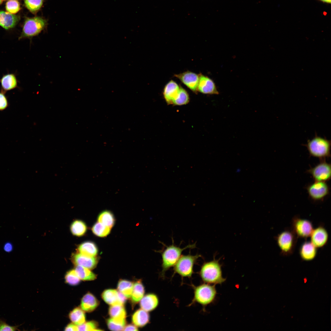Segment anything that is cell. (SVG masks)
Here are the masks:
<instances>
[{
  "label": "cell",
  "mask_w": 331,
  "mask_h": 331,
  "mask_svg": "<svg viewBox=\"0 0 331 331\" xmlns=\"http://www.w3.org/2000/svg\"><path fill=\"white\" fill-rule=\"evenodd\" d=\"M172 244L166 246L163 244V249L157 252L160 253L162 257V276L164 277L166 272L174 266L181 255L182 252L187 249H193L196 247V243L189 244L183 248L175 245L173 239Z\"/></svg>",
  "instance_id": "cell-1"
},
{
  "label": "cell",
  "mask_w": 331,
  "mask_h": 331,
  "mask_svg": "<svg viewBox=\"0 0 331 331\" xmlns=\"http://www.w3.org/2000/svg\"><path fill=\"white\" fill-rule=\"evenodd\" d=\"M199 274L204 282L211 284H221L226 280L223 276L221 265L215 258L203 263Z\"/></svg>",
  "instance_id": "cell-2"
},
{
  "label": "cell",
  "mask_w": 331,
  "mask_h": 331,
  "mask_svg": "<svg viewBox=\"0 0 331 331\" xmlns=\"http://www.w3.org/2000/svg\"><path fill=\"white\" fill-rule=\"evenodd\" d=\"M331 145L330 140L316 134L305 146L310 155L322 160L330 157Z\"/></svg>",
  "instance_id": "cell-3"
},
{
  "label": "cell",
  "mask_w": 331,
  "mask_h": 331,
  "mask_svg": "<svg viewBox=\"0 0 331 331\" xmlns=\"http://www.w3.org/2000/svg\"><path fill=\"white\" fill-rule=\"evenodd\" d=\"M298 237L290 227L286 228L275 237V240L282 256L287 257L294 252Z\"/></svg>",
  "instance_id": "cell-4"
},
{
  "label": "cell",
  "mask_w": 331,
  "mask_h": 331,
  "mask_svg": "<svg viewBox=\"0 0 331 331\" xmlns=\"http://www.w3.org/2000/svg\"><path fill=\"white\" fill-rule=\"evenodd\" d=\"M47 25V20L41 17H26L19 40L25 38L31 39L40 34L46 28Z\"/></svg>",
  "instance_id": "cell-5"
},
{
  "label": "cell",
  "mask_w": 331,
  "mask_h": 331,
  "mask_svg": "<svg viewBox=\"0 0 331 331\" xmlns=\"http://www.w3.org/2000/svg\"><path fill=\"white\" fill-rule=\"evenodd\" d=\"M217 295L215 285L203 283L195 287L193 300L205 306L215 301Z\"/></svg>",
  "instance_id": "cell-6"
},
{
  "label": "cell",
  "mask_w": 331,
  "mask_h": 331,
  "mask_svg": "<svg viewBox=\"0 0 331 331\" xmlns=\"http://www.w3.org/2000/svg\"><path fill=\"white\" fill-rule=\"evenodd\" d=\"M201 257L199 254L181 255L174 266V272L182 277H190L193 273L194 265L198 259Z\"/></svg>",
  "instance_id": "cell-7"
},
{
  "label": "cell",
  "mask_w": 331,
  "mask_h": 331,
  "mask_svg": "<svg viewBox=\"0 0 331 331\" xmlns=\"http://www.w3.org/2000/svg\"><path fill=\"white\" fill-rule=\"evenodd\" d=\"M290 227L298 238L305 239L310 237L314 229L310 221L301 218L297 215L292 218Z\"/></svg>",
  "instance_id": "cell-8"
},
{
  "label": "cell",
  "mask_w": 331,
  "mask_h": 331,
  "mask_svg": "<svg viewBox=\"0 0 331 331\" xmlns=\"http://www.w3.org/2000/svg\"><path fill=\"white\" fill-rule=\"evenodd\" d=\"M306 190L309 197L314 202L323 201L329 192L328 185L323 181H315L307 186Z\"/></svg>",
  "instance_id": "cell-9"
},
{
  "label": "cell",
  "mask_w": 331,
  "mask_h": 331,
  "mask_svg": "<svg viewBox=\"0 0 331 331\" xmlns=\"http://www.w3.org/2000/svg\"><path fill=\"white\" fill-rule=\"evenodd\" d=\"M307 172L311 175L315 181L326 182L331 178V165L325 160H322L316 166L308 169Z\"/></svg>",
  "instance_id": "cell-10"
},
{
  "label": "cell",
  "mask_w": 331,
  "mask_h": 331,
  "mask_svg": "<svg viewBox=\"0 0 331 331\" xmlns=\"http://www.w3.org/2000/svg\"><path fill=\"white\" fill-rule=\"evenodd\" d=\"M310 237V242L317 248H321L327 243L329 234L324 224L320 223L314 229Z\"/></svg>",
  "instance_id": "cell-11"
},
{
  "label": "cell",
  "mask_w": 331,
  "mask_h": 331,
  "mask_svg": "<svg viewBox=\"0 0 331 331\" xmlns=\"http://www.w3.org/2000/svg\"><path fill=\"white\" fill-rule=\"evenodd\" d=\"M174 76L193 92H196L197 91L199 74L190 71H187L175 74Z\"/></svg>",
  "instance_id": "cell-12"
},
{
  "label": "cell",
  "mask_w": 331,
  "mask_h": 331,
  "mask_svg": "<svg viewBox=\"0 0 331 331\" xmlns=\"http://www.w3.org/2000/svg\"><path fill=\"white\" fill-rule=\"evenodd\" d=\"M197 91L205 94H217L219 92L213 81L202 74H199Z\"/></svg>",
  "instance_id": "cell-13"
},
{
  "label": "cell",
  "mask_w": 331,
  "mask_h": 331,
  "mask_svg": "<svg viewBox=\"0 0 331 331\" xmlns=\"http://www.w3.org/2000/svg\"><path fill=\"white\" fill-rule=\"evenodd\" d=\"M71 260L76 265H80L89 269L95 268L98 262L97 258L95 257L85 256L78 253L72 255Z\"/></svg>",
  "instance_id": "cell-14"
},
{
  "label": "cell",
  "mask_w": 331,
  "mask_h": 331,
  "mask_svg": "<svg viewBox=\"0 0 331 331\" xmlns=\"http://www.w3.org/2000/svg\"><path fill=\"white\" fill-rule=\"evenodd\" d=\"M318 249L310 241H306L302 244L299 248V255L303 261H311L316 257Z\"/></svg>",
  "instance_id": "cell-15"
},
{
  "label": "cell",
  "mask_w": 331,
  "mask_h": 331,
  "mask_svg": "<svg viewBox=\"0 0 331 331\" xmlns=\"http://www.w3.org/2000/svg\"><path fill=\"white\" fill-rule=\"evenodd\" d=\"M20 19V16L0 10V26L6 30L14 27Z\"/></svg>",
  "instance_id": "cell-16"
},
{
  "label": "cell",
  "mask_w": 331,
  "mask_h": 331,
  "mask_svg": "<svg viewBox=\"0 0 331 331\" xmlns=\"http://www.w3.org/2000/svg\"><path fill=\"white\" fill-rule=\"evenodd\" d=\"M180 87L175 82L171 80L165 86L163 92V96L167 103L173 104V102L177 97Z\"/></svg>",
  "instance_id": "cell-17"
},
{
  "label": "cell",
  "mask_w": 331,
  "mask_h": 331,
  "mask_svg": "<svg viewBox=\"0 0 331 331\" xmlns=\"http://www.w3.org/2000/svg\"><path fill=\"white\" fill-rule=\"evenodd\" d=\"M159 304V300L155 294L150 293L146 295L140 300V306L141 308L147 312L151 311L155 309Z\"/></svg>",
  "instance_id": "cell-18"
},
{
  "label": "cell",
  "mask_w": 331,
  "mask_h": 331,
  "mask_svg": "<svg viewBox=\"0 0 331 331\" xmlns=\"http://www.w3.org/2000/svg\"><path fill=\"white\" fill-rule=\"evenodd\" d=\"M99 302L92 294L88 292L82 299L81 308L84 311L91 312L93 311L98 306Z\"/></svg>",
  "instance_id": "cell-19"
},
{
  "label": "cell",
  "mask_w": 331,
  "mask_h": 331,
  "mask_svg": "<svg viewBox=\"0 0 331 331\" xmlns=\"http://www.w3.org/2000/svg\"><path fill=\"white\" fill-rule=\"evenodd\" d=\"M101 297L107 303L111 306L123 305L120 299L118 291L116 290H106L103 292Z\"/></svg>",
  "instance_id": "cell-20"
},
{
  "label": "cell",
  "mask_w": 331,
  "mask_h": 331,
  "mask_svg": "<svg viewBox=\"0 0 331 331\" xmlns=\"http://www.w3.org/2000/svg\"><path fill=\"white\" fill-rule=\"evenodd\" d=\"M78 253L85 256L94 257L98 253L95 244L91 241H86L80 244L77 248Z\"/></svg>",
  "instance_id": "cell-21"
},
{
  "label": "cell",
  "mask_w": 331,
  "mask_h": 331,
  "mask_svg": "<svg viewBox=\"0 0 331 331\" xmlns=\"http://www.w3.org/2000/svg\"><path fill=\"white\" fill-rule=\"evenodd\" d=\"M150 316L147 312L141 309L136 310L132 316L133 323L136 326L142 327L149 321Z\"/></svg>",
  "instance_id": "cell-22"
},
{
  "label": "cell",
  "mask_w": 331,
  "mask_h": 331,
  "mask_svg": "<svg viewBox=\"0 0 331 331\" xmlns=\"http://www.w3.org/2000/svg\"><path fill=\"white\" fill-rule=\"evenodd\" d=\"M2 90L6 92L17 87V81L13 74H7L4 75L0 81Z\"/></svg>",
  "instance_id": "cell-23"
},
{
  "label": "cell",
  "mask_w": 331,
  "mask_h": 331,
  "mask_svg": "<svg viewBox=\"0 0 331 331\" xmlns=\"http://www.w3.org/2000/svg\"><path fill=\"white\" fill-rule=\"evenodd\" d=\"M108 313L111 318L120 321H126V312L123 305L111 306Z\"/></svg>",
  "instance_id": "cell-24"
},
{
  "label": "cell",
  "mask_w": 331,
  "mask_h": 331,
  "mask_svg": "<svg viewBox=\"0 0 331 331\" xmlns=\"http://www.w3.org/2000/svg\"><path fill=\"white\" fill-rule=\"evenodd\" d=\"M145 293L144 287L141 281H136L133 285V287L131 296V300L133 304L139 302L143 297Z\"/></svg>",
  "instance_id": "cell-25"
},
{
  "label": "cell",
  "mask_w": 331,
  "mask_h": 331,
  "mask_svg": "<svg viewBox=\"0 0 331 331\" xmlns=\"http://www.w3.org/2000/svg\"><path fill=\"white\" fill-rule=\"evenodd\" d=\"M133 285V283L131 281L120 280L118 282L117 289L118 291L123 294L127 298H131Z\"/></svg>",
  "instance_id": "cell-26"
},
{
  "label": "cell",
  "mask_w": 331,
  "mask_h": 331,
  "mask_svg": "<svg viewBox=\"0 0 331 331\" xmlns=\"http://www.w3.org/2000/svg\"><path fill=\"white\" fill-rule=\"evenodd\" d=\"M70 229L73 235L80 237L85 234L87 230V226L85 223L82 221L76 220L72 223Z\"/></svg>",
  "instance_id": "cell-27"
},
{
  "label": "cell",
  "mask_w": 331,
  "mask_h": 331,
  "mask_svg": "<svg viewBox=\"0 0 331 331\" xmlns=\"http://www.w3.org/2000/svg\"><path fill=\"white\" fill-rule=\"evenodd\" d=\"M69 317L73 323L78 326L85 321V316L84 311L78 307L73 310L70 313Z\"/></svg>",
  "instance_id": "cell-28"
},
{
  "label": "cell",
  "mask_w": 331,
  "mask_h": 331,
  "mask_svg": "<svg viewBox=\"0 0 331 331\" xmlns=\"http://www.w3.org/2000/svg\"><path fill=\"white\" fill-rule=\"evenodd\" d=\"M75 270L80 280H93L97 278V275L89 269L80 265H76Z\"/></svg>",
  "instance_id": "cell-29"
},
{
  "label": "cell",
  "mask_w": 331,
  "mask_h": 331,
  "mask_svg": "<svg viewBox=\"0 0 331 331\" xmlns=\"http://www.w3.org/2000/svg\"><path fill=\"white\" fill-rule=\"evenodd\" d=\"M98 221L99 222L111 228L114 224L115 219L113 214L110 211H105L99 214Z\"/></svg>",
  "instance_id": "cell-30"
},
{
  "label": "cell",
  "mask_w": 331,
  "mask_h": 331,
  "mask_svg": "<svg viewBox=\"0 0 331 331\" xmlns=\"http://www.w3.org/2000/svg\"><path fill=\"white\" fill-rule=\"evenodd\" d=\"M110 227L103 224L97 222L93 226L92 230L93 234L96 235L99 237H105L108 235L110 232Z\"/></svg>",
  "instance_id": "cell-31"
},
{
  "label": "cell",
  "mask_w": 331,
  "mask_h": 331,
  "mask_svg": "<svg viewBox=\"0 0 331 331\" xmlns=\"http://www.w3.org/2000/svg\"><path fill=\"white\" fill-rule=\"evenodd\" d=\"M44 0H24L25 7L33 14H36L40 9L44 3Z\"/></svg>",
  "instance_id": "cell-32"
},
{
  "label": "cell",
  "mask_w": 331,
  "mask_h": 331,
  "mask_svg": "<svg viewBox=\"0 0 331 331\" xmlns=\"http://www.w3.org/2000/svg\"><path fill=\"white\" fill-rule=\"evenodd\" d=\"M189 101L188 94L186 90L180 87L178 94L174 100L173 105H181L188 103Z\"/></svg>",
  "instance_id": "cell-33"
},
{
  "label": "cell",
  "mask_w": 331,
  "mask_h": 331,
  "mask_svg": "<svg viewBox=\"0 0 331 331\" xmlns=\"http://www.w3.org/2000/svg\"><path fill=\"white\" fill-rule=\"evenodd\" d=\"M107 323L108 328L112 331L123 330L125 327L126 321L123 322L118 321L110 318L107 321Z\"/></svg>",
  "instance_id": "cell-34"
},
{
  "label": "cell",
  "mask_w": 331,
  "mask_h": 331,
  "mask_svg": "<svg viewBox=\"0 0 331 331\" xmlns=\"http://www.w3.org/2000/svg\"><path fill=\"white\" fill-rule=\"evenodd\" d=\"M65 279L67 283L72 285L78 284L80 280L75 269L70 270L68 272L65 276Z\"/></svg>",
  "instance_id": "cell-35"
},
{
  "label": "cell",
  "mask_w": 331,
  "mask_h": 331,
  "mask_svg": "<svg viewBox=\"0 0 331 331\" xmlns=\"http://www.w3.org/2000/svg\"><path fill=\"white\" fill-rule=\"evenodd\" d=\"M6 9L7 12L14 14L20 10V3L17 0H10L6 3Z\"/></svg>",
  "instance_id": "cell-36"
},
{
  "label": "cell",
  "mask_w": 331,
  "mask_h": 331,
  "mask_svg": "<svg viewBox=\"0 0 331 331\" xmlns=\"http://www.w3.org/2000/svg\"><path fill=\"white\" fill-rule=\"evenodd\" d=\"M97 323L94 321H91L84 322L78 326V331H98L101 330L97 328Z\"/></svg>",
  "instance_id": "cell-37"
},
{
  "label": "cell",
  "mask_w": 331,
  "mask_h": 331,
  "mask_svg": "<svg viewBox=\"0 0 331 331\" xmlns=\"http://www.w3.org/2000/svg\"><path fill=\"white\" fill-rule=\"evenodd\" d=\"M9 105L8 98L5 95V92L1 90L0 91V111L5 110Z\"/></svg>",
  "instance_id": "cell-38"
},
{
  "label": "cell",
  "mask_w": 331,
  "mask_h": 331,
  "mask_svg": "<svg viewBox=\"0 0 331 331\" xmlns=\"http://www.w3.org/2000/svg\"><path fill=\"white\" fill-rule=\"evenodd\" d=\"M20 325L11 326L4 321L0 319V331H14L18 330Z\"/></svg>",
  "instance_id": "cell-39"
},
{
  "label": "cell",
  "mask_w": 331,
  "mask_h": 331,
  "mask_svg": "<svg viewBox=\"0 0 331 331\" xmlns=\"http://www.w3.org/2000/svg\"><path fill=\"white\" fill-rule=\"evenodd\" d=\"M65 331H78V326L74 323H70L68 324L65 328Z\"/></svg>",
  "instance_id": "cell-40"
},
{
  "label": "cell",
  "mask_w": 331,
  "mask_h": 331,
  "mask_svg": "<svg viewBox=\"0 0 331 331\" xmlns=\"http://www.w3.org/2000/svg\"><path fill=\"white\" fill-rule=\"evenodd\" d=\"M4 251L7 252H10L13 249V246L12 244L10 242L6 243L3 247Z\"/></svg>",
  "instance_id": "cell-41"
},
{
  "label": "cell",
  "mask_w": 331,
  "mask_h": 331,
  "mask_svg": "<svg viewBox=\"0 0 331 331\" xmlns=\"http://www.w3.org/2000/svg\"><path fill=\"white\" fill-rule=\"evenodd\" d=\"M124 331H137L138 330L137 327L135 325L129 324L125 326L123 330Z\"/></svg>",
  "instance_id": "cell-42"
},
{
  "label": "cell",
  "mask_w": 331,
  "mask_h": 331,
  "mask_svg": "<svg viewBox=\"0 0 331 331\" xmlns=\"http://www.w3.org/2000/svg\"><path fill=\"white\" fill-rule=\"evenodd\" d=\"M320 1L327 3H330L331 0H319Z\"/></svg>",
  "instance_id": "cell-43"
},
{
  "label": "cell",
  "mask_w": 331,
  "mask_h": 331,
  "mask_svg": "<svg viewBox=\"0 0 331 331\" xmlns=\"http://www.w3.org/2000/svg\"><path fill=\"white\" fill-rule=\"evenodd\" d=\"M2 1L1 0H0V5L2 4Z\"/></svg>",
  "instance_id": "cell-44"
},
{
  "label": "cell",
  "mask_w": 331,
  "mask_h": 331,
  "mask_svg": "<svg viewBox=\"0 0 331 331\" xmlns=\"http://www.w3.org/2000/svg\"><path fill=\"white\" fill-rule=\"evenodd\" d=\"M2 0V1H3V0Z\"/></svg>",
  "instance_id": "cell-45"
}]
</instances>
